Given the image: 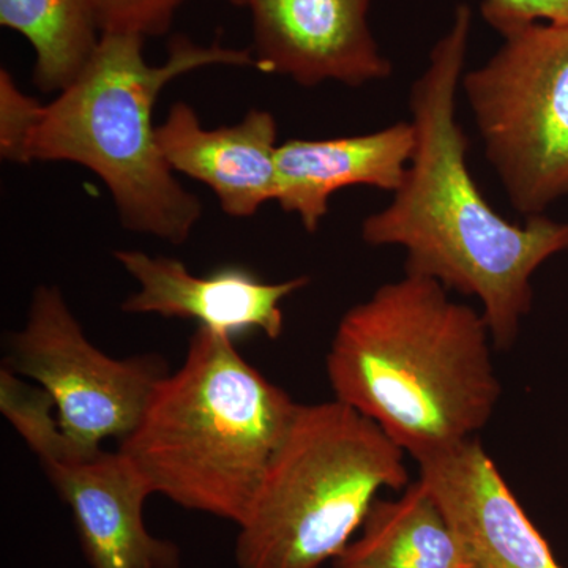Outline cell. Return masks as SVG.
<instances>
[{
  "instance_id": "obj_3",
  "label": "cell",
  "mask_w": 568,
  "mask_h": 568,
  "mask_svg": "<svg viewBox=\"0 0 568 568\" xmlns=\"http://www.w3.org/2000/svg\"><path fill=\"white\" fill-rule=\"evenodd\" d=\"M297 406L233 338L197 327L185 361L155 384L119 452L152 495L241 526Z\"/></svg>"
},
{
  "instance_id": "obj_10",
  "label": "cell",
  "mask_w": 568,
  "mask_h": 568,
  "mask_svg": "<svg viewBox=\"0 0 568 568\" xmlns=\"http://www.w3.org/2000/svg\"><path fill=\"white\" fill-rule=\"evenodd\" d=\"M114 257L138 283L136 293L123 301V313L196 321L197 327L233 339L248 332L280 338L283 301L310 283L308 276L265 283L244 267L193 275L174 257L151 256L140 250H118Z\"/></svg>"
},
{
  "instance_id": "obj_7",
  "label": "cell",
  "mask_w": 568,
  "mask_h": 568,
  "mask_svg": "<svg viewBox=\"0 0 568 568\" xmlns=\"http://www.w3.org/2000/svg\"><path fill=\"white\" fill-rule=\"evenodd\" d=\"M3 365L36 381L52 396L69 458L102 452L140 422L155 384L166 376L160 355L114 358L93 345L58 286L37 287L28 320L9 338Z\"/></svg>"
},
{
  "instance_id": "obj_5",
  "label": "cell",
  "mask_w": 568,
  "mask_h": 568,
  "mask_svg": "<svg viewBox=\"0 0 568 568\" xmlns=\"http://www.w3.org/2000/svg\"><path fill=\"white\" fill-rule=\"evenodd\" d=\"M406 454L353 407L298 405L239 526V568H323L383 489L407 488Z\"/></svg>"
},
{
  "instance_id": "obj_4",
  "label": "cell",
  "mask_w": 568,
  "mask_h": 568,
  "mask_svg": "<svg viewBox=\"0 0 568 568\" xmlns=\"http://www.w3.org/2000/svg\"><path fill=\"white\" fill-rule=\"evenodd\" d=\"M134 33H102L91 61L43 112L28 163L81 164L102 179L125 230L185 244L203 205L174 178L159 144L153 106L164 85L204 67H256L252 48L197 44L175 36L166 61L151 65Z\"/></svg>"
},
{
  "instance_id": "obj_11",
  "label": "cell",
  "mask_w": 568,
  "mask_h": 568,
  "mask_svg": "<svg viewBox=\"0 0 568 568\" xmlns=\"http://www.w3.org/2000/svg\"><path fill=\"white\" fill-rule=\"evenodd\" d=\"M70 508L92 568H181V549L152 536L144 523L151 488L122 452L43 467Z\"/></svg>"
},
{
  "instance_id": "obj_8",
  "label": "cell",
  "mask_w": 568,
  "mask_h": 568,
  "mask_svg": "<svg viewBox=\"0 0 568 568\" xmlns=\"http://www.w3.org/2000/svg\"><path fill=\"white\" fill-rule=\"evenodd\" d=\"M373 0H244L253 21L254 69L302 88L386 80L392 63L368 24Z\"/></svg>"
},
{
  "instance_id": "obj_14",
  "label": "cell",
  "mask_w": 568,
  "mask_h": 568,
  "mask_svg": "<svg viewBox=\"0 0 568 568\" xmlns=\"http://www.w3.org/2000/svg\"><path fill=\"white\" fill-rule=\"evenodd\" d=\"M334 568H465L457 534L424 481L407 485L395 500L377 497L361 536Z\"/></svg>"
},
{
  "instance_id": "obj_13",
  "label": "cell",
  "mask_w": 568,
  "mask_h": 568,
  "mask_svg": "<svg viewBox=\"0 0 568 568\" xmlns=\"http://www.w3.org/2000/svg\"><path fill=\"white\" fill-rule=\"evenodd\" d=\"M416 149L413 122L334 140H290L276 151V203L316 233L339 190L368 185L395 193Z\"/></svg>"
},
{
  "instance_id": "obj_17",
  "label": "cell",
  "mask_w": 568,
  "mask_h": 568,
  "mask_svg": "<svg viewBox=\"0 0 568 568\" xmlns=\"http://www.w3.org/2000/svg\"><path fill=\"white\" fill-rule=\"evenodd\" d=\"M185 0H92L102 33L162 37Z\"/></svg>"
},
{
  "instance_id": "obj_18",
  "label": "cell",
  "mask_w": 568,
  "mask_h": 568,
  "mask_svg": "<svg viewBox=\"0 0 568 568\" xmlns=\"http://www.w3.org/2000/svg\"><path fill=\"white\" fill-rule=\"evenodd\" d=\"M43 106L18 88L10 71H0V155L6 162L29 164V142Z\"/></svg>"
},
{
  "instance_id": "obj_1",
  "label": "cell",
  "mask_w": 568,
  "mask_h": 568,
  "mask_svg": "<svg viewBox=\"0 0 568 568\" xmlns=\"http://www.w3.org/2000/svg\"><path fill=\"white\" fill-rule=\"evenodd\" d=\"M473 10L457 7L448 31L410 88L416 149L402 186L362 223L372 246H402L405 274L476 297L496 349H510L532 308V276L568 252V222L545 215L510 223L485 200L469 166V141L457 121Z\"/></svg>"
},
{
  "instance_id": "obj_2",
  "label": "cell",
  "mask_w": 568,
  "mask_h": 568,
  "mask_svg": "<svg viewBox=\"0 0 568 568\" xmlns=\"http://www.w3.org/2000/svg\"><path fill=\"white\" fill-rule=\"evenodd\" d=\"M487 321L405 274L347 310L325 357L336 402L420 462L477 437L503 395Z\"/></svg>"
},
{
  "instance_id": "obj_16",
  "label": "cell",
  "mask_w": 568,
  "mask_h": 568,
  "mask_svg": "<svg viewBox=\"0 0 568 568\" xmlns=\"http://www.w3.org/2000/svg\"><path fill=\"white\" fill-rule=\"evenodd\" d=\"M0 413L39 458L41 467L69 458L52 396L43 387L26 383L6 365L0 368Z\"/></svg>"
},
{
  "instance_id": "obj_12",
  "label": "cell",
  "mask_w": 568,
  "mask_h": 568,
  "mask_svg": "<svg viewBox=\"0 0 568 568\" xmlns=\"http://www.w3.org/2000/svg\"><path fill=\"white\" fill-rule=\"evenodd\" d=\"M278 125L268 111L252 110L235 125L204 129L190 104L178 102L159 125V144L174 173L207 185L233 219H248L276 201Z\"/></svg>"
},
{
  "instance_id": "obj_9",
  "label": "cell",
  "mask_w": 568,
  "mask_h": 568,
  "mask_svg": "<svg viewBox=\"0 0 568 568\" xmlns=\"http://www.w3.org/2000/svg\"><path fill=\"white\" fill-rule=\"evenodd\" d=\"M465 568H562L478 437L417 462Z\"/></svg>"
},
{
  "instance_id": "obj_19",
  "label": "cell",
  "mask_w": 568,
  "mask_h": 568,
  "mask_svg": "<svg viewBox=\"0 0 568 568\" xmlns=\"http://www.w3.org/2000/svg\"><path fill=\"white\" fill-rule=\"evenodd\" d=\"M480 13L506 39L537 22L568 24V0H484Z\"/></svg>"
},
{
  "instance_id": "obj_15",
  "label": "cell",
  "mask_w": 568,
  "mask_h": 568,
  "mask_svg": "<svg viewBox=\"0 0 568 568\" xmlns=\"http://www.w3.org/2000/svg\"><path fill=\"white\" fill-rule=\"evenodd\" d=\"M0 26L29 41L33 82L47 93L77 80L102 39L92 0H0Z\"/></svg>"
},
{
  "instance_id": "obj_20",
  "label": "cell",
  "mask_w": 568,
  "mask_h": 568,
  "mask_svg": "<svg viewBox=\"0 0 568 568\" xmlns=\"http://www.w3.org/2000/svg\"><path fill=\"white\" fill-rule=\"evenodd\" d=\"M231 2L237 3V6H242V2H244V0H231Z\"/></svg>"
},
{
  "instance_id": "obj_6",
  "label": "cell",
  "mask_w": 568,
  "mask_h": 568,
  "mask_svg": "<svg viewBox=\"0 0 568 568\" xmlns=\"http://www.w3.org/2000/svg\"><path fill=\"white\" fill-rule=\"evenodd\" d=\"M459 88L511 207L529 219L568 196V24L511 33Z\"/></svg>"
}]
</instances>
